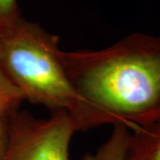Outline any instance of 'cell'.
<instances>
[{"label": "cell", "mask_w": 160, "mask_h": 160, "mask_svg": "<svg viewBox=\"0 0 160 160\" xmlns=\"http://www.w3.org/2000/svg\"><path fill=\"white\" fill-rule=\"evenodd\" d=\"M76 132L65 111L51 112L45 119L15 112L7 118L1 160H69V143Z\"/></svg>", "instance_id": "3957f363"}, {"label": "cell", "mask_w": 160, "mask_h": 160, "mask_svg": "<svg viewBox=\"0 0 160 160\" xmlns=\"http://www.w3.org/2000/svg\"><path fill=\"white\" fill-rule=\"evenodd\" d=\"M25 99L6 73L0 60V119H7L17 111Z\"/></svg>", "instance_id": "8992f818"}, {"label": "cell", "mask_w": 160, "mask_h": 160, "mask_svg": "<svg viewBox=\"0 0 160 160\" xmlns=\"http://www.w3.org/2000/svg\"><path fill=\"white\" fill-rule=\"evenodd\" d=\"M129 134L126 125L115 124L109 139L94 153H86L81 160H123Z\"/></svg>", "instance_id": "5b68a950"}, {"label": "cell", "mask_w": 160, "mask_h": 160, "mask_svg": "<svg viewBox=\"0 0 160 160\" xmlns=\"http://www.w3.org/2000/svg\"><path fill=\"white\" fill-rule=\"evenodd\" d=\"M75 91L108 124L160 122V36L136 32L102 50L59 51Z\"/></svg>", "instance_id": "6da1fadb"}, {"label": "cell", "mask_w": 160, "mask_h": 160, "mask_svg": "<svg viewBox=\"0 0 160 160\" xmlns=\"http://www.w3.org/2000/svg\"><path fill=\"white\" fill-rule=\"evenodd\" d=\"M6 126L7 119H0V160L5 149L6 142Z\"/></svg>", "instance_id": "ba28073f"}, {"label": "cell", "mask_w": 160, "mask_h": 160, "mask_svg": "<svg viewBox=\"0 0 160 160\" xmlns=\"http://www.w3.org/2000/svg\"><path fill=\"white\" fill-rule=\"evenodd\" d=\"M123 160H160V122L130 131Z\"/></svg>", "instance_id": "277c9868"}, {"label": "cell", "mask_w": 160, "mask_h": 160, "mask_svg": "<svg viewBox=\"0 0 160 160\" xmlns=\"http://www.w3.org/2000/svg\"><path fill=\"white\" fill-rule=\"evenodd\" d=\"M22 17L18 0H0V37L11 29Z\"/></svg>", "instance_id": "52a82bcc"}, {"label": "cell", "mask_w": 160, "mask_h": 160, "mask_svg": "<svg viewBox=\"0 0 160 160\" xmlns=\"http://www.w3.org/2000/svg\"><path fill=\"white\" fill-rule=\"evenodd\" d=\"M59 38L22 17L0 37V60L25 101L65 111L77 131L108 124L78 95L59 58Z\"/></svg>", "instance_id": "7a4b0ae2"}]
</instances>
